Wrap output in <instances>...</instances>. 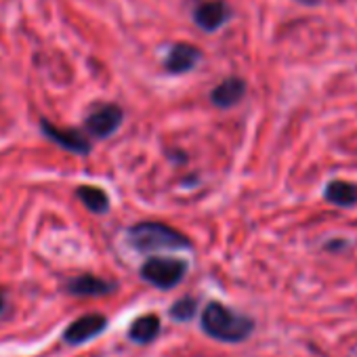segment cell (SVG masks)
I'll list each match as a JSON object with an SVG mask.
<instances>
[{"mask_svg": "<svg viewBox=\"0 0 357 357\" xmlns=\"http://www.w3.org/2000/svg\"><path fill=\"white\" fill-rule=\"evenodd\" d=\"M185 273L188 263L174 257H151L141 267V278L160 290H170L176 284H181Z\"/></svg>", "mask_w": 357, "mask_h": 357, "instance_id": "obj_3", "label": "cell"}, {"mask_svg": "<svg viewBox=\"0 0 357 357\" xmlns=\"http://www.w3.org/2000/svg\"><path fill=\"white\" fill-rule=\"evenodd\" d=\"M196 309H198V301L194 296H183L174 301V305L170 307V317L174 321H190L194 315H196Z\"/></svg>", "mask_w": 357, "mask_h": 357, "instance_id": "obj_14", "label": "cell"}, {"mask_svg": "<svg viewBox=\"0 0 357 357\" xmlns=\"http://www.w3.org/2000/svg\"><path fill=\"white\" fill-rule=\"evenodd\" d=\"M202 330L221 342H242L252 334L255 321L221 303H211L202 313Z\"/></svg>", "mask_w": 357, "mask_h": 357, "instance_id": "obj_2", "label": "cell"}, {"mask_svg": "<svg viewBox=\"0 0 357 357\" xmlns=\"http://www.w3.org/2000/svg\"><path fill=\"white\" fill-rule=\"evenodd\" d=\"M202 59V51L190 43H176L170 47L166 59H164V68L166 72H170L172 76H178V74H185V72H192Z\"/></svg>", "mask_w": 357, "mask_h": 357, "instance_id": "obj_7", "label": "cell"}, {"mask_svg": "<svg viewBox=\"0 0 357 357\" xmlns=\"http://www.w3.org/2000/svg\"><path fill=\"white\" fill-rule=\"evenodd\" d=\"M160 330H162V321H160L158 315H153V313L141 315V317H137V319L130 324V328H128V338H130L132 342H137V344H149V342H153V340L158 338Z\"/></svg>", "mask_w": 357, "mask_h": 357, "instance_id": "obj_11", "label": "cell"}, {"mask_svg": "<svg viewBox=\"0 0 357 357\" xmlns=\"http://www.w3.org/2000/svg\"><path fill=\"white\" fill-rule=\"evenodd\" d=\"M76 198L93 215H105V213H109V196L101 188H95V185H78L76 188Z\"/></svg>", "mask_w": 357, "mask_h": 357, "instance_id": "obj_13", "label": "cell"}, {"mask_svg": "<svg viewBox=\"0 0 357 357\" xmlns=\"http://www.w3.org/2000/svg\"><path fill=\"white\" fill-rule=\"evenodd\" d=\"M126 240L141 255H155L162 250L172 252V250L192 248V242L188 240V236L176 231L170 225L158 223V221H143V223L128 227Z\"/></svg>", "mask_w": 357, "mask_h": 357, "instance_id": "obj_1", "label": "cell"}, {"mask_svg": "<svg viewBox=\"0 0 357 357\" xmlns=\"http://www.w3.org/2000/svg\"><path fill=\"white\" fill-rule=\"evenodd\" d=\"M9 309V294L5 288H0V315H5Z\"/></svg>", "mask_w": 357, "mask_h": 357, "instance_id": "obj_15", "label": "cell"}, {"mask_svg": "<svg viewBox=\"0 0 357 357\" xmlns=\"http://www.w3.org/2000/svg\"><path fill=\"white\" fill-rule=\"evenodd\" d=\"M105 330H107V317L103 313H86V315H80L78 319H74L63 330L61 338H63L66 344L78 347V344H84V342L97 338Z\"/></svg>", "mask_w": 357, "mask_h": 357, "instance_id": "obj_6", "label": "cell"}, {"mask_svg": "<svg viewBox=\"0 0 357 357\" xmlns=\"http://www.w3.org/2000/svg\"><path fill=\"white\" fill-rule=\"evenodd\" d=\"M231 11L225 0H204L194 11V22L204 32H217L229 20Z\"/></svg>", "mask_w": 357, "mask_h": 357, "instance_id": "obj_8", "label": "cell"}, {"mask_svg": "<svg viewBox=\"0 0 357 357\" xmlns=\"http://www.w3.org/2000/svg\"><path fill=\"white\" fill-rule=\"evenodd\" d=\"M38 128L40 132L53 141L55 145H59L61 149L70 151V153H76V155H89L91 149H93V143L84 137L82 130L78 128H61L57 124H53L51 120L47 118H40L38 120Z\"/></svg>", "mask_w": 357, "mask_h": 357, "instance_id": "obj_4", "label": "cell"}, {"mask_svg": "<svg viewBox=\"0 0 357 357\" xmlns=\"http://www.w3.org/2000/svg\"><path fill=\"white\" fill-rule=\"evenodd\" d=\"M244 95H246V82L238 76H229L215 86V91L211 93V101L221 109H229L238 105L244 99Z\"/></svg>", "mask_w": 357, "mask_h": 357, "instance_id": "obj_10", "label": "cell"}, {"mask_svg": "<svg viewBox=\"0 0 357 357\" xmlns=\"http://www.w3.org/2000/svg\"><path fill=\"white\" fill-rule=\"evenodd\" d=\"M124 120V112L116 103H103L95 107L86 118H84V128L91 137L95 139H107L112 137Z\"/></svg>", "mask_w": 357, "mask_h": 357, "instance_id": "obj_5", "label": "cell"}, {"mask_svg": "<svg viewBox=\"0 0 357 357\" xmlns=\"http://www.w3.org/2000/svg\"><path fill=\"white\" fill-rule=\"evenodd\" d=\"M324 198L340 208H351L357 204V183H349V181H330L326 185Z\"/></svg>", "mask_w": 357, "mask_h": 357, "instance_id": "obj_12", "label": "cell"}, {"mask_svg": "<svg viewBox=\"0 0 357 357\" xmlns=\"http://www.w3.org/2000/svg\"><path fill=\"white\" fill-rule=\"evenodd\" d=\"M63 290L68 294H74V296H105V294H112L116 290V284L107 282L103 278L84 273V275H76V278L66 280Z\"/></svg>", "mask_w": 357, "mask_h": 357, "instance_id": "obj_9", "label": "cell"}, {"mask_svg": "<svg viewBox=\"0 0 357 357\" xmlns=\"http://www.w3.org/2000/svg\"><path fill=\"white\" fill-rule=\"evenodd\" d=\"M301 5H307V7H315V5H319L321 0H298Z\"/></svg>", "mask_w": 357, "mask_h": 357, "instance_id": "obj_16", "label": "cell"}]
</instances>
